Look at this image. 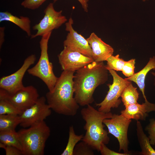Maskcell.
I'll use <instances>...</instances> for the list:
<instances>
[{
	"label": "cell",
	"mask_w": 155,
	"mask_h": 155,
	"mask_svg": "<svg viewBox=\"0 0 155 155\" xmlns=\"http://www.w3.org/2000/svg\"><path fill=\"white\" fill-rule=\"evenodd\" d=\"M108 71L103 62L94 61L76 71L73 78L74 97L80 106L93 102L94 92L107 81Z\"/></svg>",
	"instance_id": "1"
},
{
	"label": "cell",
	"mask_w": 155,
	"mask_h": 155,
	"mask_svg": "<svg viewBox=\"0 0 155 155\" xmlns=\"http://www.w3.org/2000/svg\"><path fill=\"white\" fill-rule=\"evenodd\" d=\"M74 71H63L52 91L46 94L47 104L58 114L75 115L79 107L73 94Z\"/></svg>",
	"instance_id": "2"
},
{
	"label": "cell",
	"mask_w": 155,
	"mask_h": 155,
	"mask_svg": "<svg viewBox=\"0 0 155 155\" xmlns=\"http://www.w3.org/2000/svg\"><path fill=\"white\" fill-rule=\"evenodd\" d=\"M82 108L81 114L85 122L84 127L86 132L82 139L92 149L99 152L102 143L107 144L110 141L108 133L104 129L103 120L111 118L113 114L111 112L105 113L96 109L90 104Z\"/></svg>",
	"instance_id": "3"
},
{
	"label": "cell",
	"mask_w": 155,
	"mask_h": 155,
	"mask_svg": "<svg viewBox=\"0 0 155 155\" xmlns=\"http://www.w3.org/2000/svg\"><path fill=\"white\" fill-rule=\"evenodd\" d=\"M49 127L44 121L36 123L28 128L18 132L24 155H43L46 142L50 135Z\"/></svg>",
	"instance_id": "4"
},
{
	"label": "cell",
	"mask_w": 155,
	"mask_h": 155,
	"mask_svg": "<svg viewBox=\"0 0 155 155\" xmlns=\"http://www.w3.org/2000/svg\"><path fill=\"white\" fill-rule=\"evenodd\" d=\"M51 33H47L42 36L40 42L41 52L39 60L34 67L27 71L29 74L41 79L49 91L53 89L58 78L53 72V64L49 61L48 53V43Z\"/></svg>",
	"instance_id": "5"
},
{
	"label": "cell",
	"mask_w": 155,
	"mask_h": 155,
	"mask_svg": "<svg viewBox=\"0 0 155 155\" xmlns=\"http://www.w3.org/2000/svg\"><path fill=\"white\" fill-rule=\"evenodd\" d=\"M108 71L113 77V83L108 84L109 89L103 100L96 104L99 107V111L105 113H109L112 108L119 107L121 102L120 97L125 87L131 82L123 78L114 70Z\"/></svg>",
	"instance_id": "6"
},
{
	"label": "cell",
	"mask_w": 155,
	"mask_h": 155,
	"mask_svg": "<svg viewBox=\"0 0 155 155\" xmlns=\"http://www.w3.org/2000/svg\"><path fill=\"white\" fill-rule=\"evenodd\" d=\"M39 98L37 89L32 86H24L13 94H10L4 90L0 89V98L8 100L20 115L34 105Z\"/></svg>",
	"instance_id": "7"
},
{
	"label": "cell",
	"mask_w": 155,
	"mask_h": 155,
	"mask_svg": "<svg viewBox=\"0 0 155 155\" xmlns=\"http://www.w3.org/2000/svg\"><path fill=\"white\" fill-rule=\"evenodd\" d=\"M131 122V119H127L121 114H113L111 118L105 119L103 121V123L108 128V133L117 139L119 152L123 150L124 153L130 154L128 151L127 132Z\"/></svg>",
	"instance_id": "8"
},
{
	"label": "cell",
	"mask_w": 155,
	"mask_h": 155,
	"mask_svg": "<svg viewBox=\"0 0 155 155\" xmlns=\"http://www.w3.org/2000/svg\"><path fill=\"white\" fill-rule=\"evenodd\" d=\"M62 11H57L54 7L53 3H50L44 10V16L38 23L32 27L37 30L34 34L32 35L31 38L42 36L47 33L58 28L67 21L66 17L62 14Z\"/></svg>",
	"instance_id": "9"
},
{
	"label": "cell",
	"mask_w": 155,
	"mask_h": 155,
	"mask_svg": "<svg viewBox=\"0 0 155 155\" xmlns=\"http://www.w3.org/2000/svg\"><path fill=\"white\" fill-rule=\"evenodd\" d=\"M46 97H39L32 106L19 115L20 123L19 125L24 128L30 127L34 123L44 121L51 113L49 106L46 104Z\"/></svg>",
	"instance_id": "10"
},
{
	"label": "cell",
	"mask_w": 155,
	"mask_h": 155,
	"mask_svg": "<svg viewBox=\"0 0 155 155\" xmlns=\"http://www.w3.org/2000/svg\"><path fill=\"white\" fill-rule=\"evenodd\" d=\"M36 59V55L32 54L24 60L21 67L9 75L3 76L0 79V88L10 94H13L24 88L22 80L29 67L34 64Z\"/></svg>",
	"instance_id": "11"
},
{
	"label": "cell",
	"mask_w": 155,
	"mask_h": 155,
	"mask_svg": "<svg viewBox=\"0 0 155 155\" xmlns=\"http://www.w3.org/2000/svg\"><path fill=\"white\" fill-rule=\"evenodd\" d=\"M73 24V20L71 18L65 23V30L69 32L63 41L64 46L92 58V50L87 39L74 29Z\"/></svg>",
	"instance_id": "12"
},
{
	"label": "cell",
	"mask_w": 155,
	"mask_h": 155,
	"mask_svg": "<svg viewBox=\"0 0 155 155\" xmlns=\"http://www.w3.org/2000/svg\"><path fill=\"white\" fill-rule=\"evenodd\" d=\"M58 57L63 71L75 72L94 61L92 58L70 50L65 47H64Z\"/></svg>",
	"instance_id": "13"
},
{
	"label": "cell",
	"mask_w": 155,
	"mask_h": 155,
	"mask_svg": "<svg viewBox=\"0 0 155 155\" xmlns=\"http://www.w3.org/2000/svg\"><path fill=\"white\" fill-rule=\"evenodd\" d=\"M92 51V57L94 61L103 62L113 55V48L104 42L94 33H92L87 39Z\"/></svg>",
	"instance_id": "14"
},
{
	"label": "cell",
	"mask_w": 155,
	"mask_h": 155,
	"mask_svg": "<svg viewBox=\"0 0 155 155\" xmlns=\"http://www.w3.org/2000/svg\"><path fill=\"white\" fill-rule=\"evenodd\" d=\"M153 111H155V103L149 102L147 99L142 104L137 103L127 106L121 113L128 119L144 121L148 113Z\"/></svg>",
	"instance_id": "15"
},
{
	"label": "cell",
	"mask_w": 155,
	"mask_h": 155,
	"mask_svg": "<svg viewBox=\"0 0 155 155\" xmlns=\"http://www.w3.org/2000/svg\"><path fill=\"white\" fill-rule=\"evenodd\" d=\"M155 70V57L150 58L145 67L139 72L135 73L131 76L125 79L135 83L141 92L145 100L147 99L145 93V80L148 73L151 70Z\"/></svg>",
	"instance_id": "16"
},
{
	"label": "cell",
	"mask_w": 155,
	"mask_h": 155,
	"mask_svg": "<svg viewBox=\"0 0 155 155\" xmlns=\"http://www.w3.org/2000/svg\"><path fill=\"white\" fill-rule=\"evenodd\" d=\"M8 21L13 23L25 31L28 36H31V21L27 17H18L8 11L0 12V22Z\"/></svg>",
	"instance_id": "17"
},
{
	"label": "cell",
	"mask_w": 155,
	"mask_h": 155,
	"mask_svg": "<svg viewBox=\"0 0 155 155\" xmlns=\"http://www.w3.org/2000/svg\"><path fill=\"white\" fill-rule=\"evenodd\" d=\"M137 135L141 151L140 154L155 155V150L152 148L150 142V139L144 132L141 122L137 121Z\"/></svg>",
	"instance_id": "18"
},
{
	"label": "cell",
	"mask_w": 155,
	"mask_h": 155,
	"mask_svg": "<svg viewBox=\"0 0 155 155\" xmlns=\"http://www.w3.org/2000/svg\"><path fill=\"white\" fill-rule=\"evenodd\" d=\"M20 123L19 115H0V131H16V128Z\"/></svg>",
	"instance_id": "19"
},
{
	"label": "cell",
	"mask_w": 155,
	"mask_h": 155,
	"mask_svg": "<svg viewBox=\"0 0 155 155\" xmlns=\"http://www.w3.org/2000/svg\"><path fill=\"white\" fill-rule=\"evenodd\" d=\"M139 95L137 88L133 86L131 82L125 87L121 96L125 107L137 103Z\"/></svg>",
	"instance_id": "20"
},
{
	"label": "cell",
	"mask_w": 155,
	"mask_h": 155,
	"mask_svg": "<svg viewBox=\"0 0 155 155\" xmlns=\"http://www.w3.org/2000/svg\"><path fill=\"white\" fill-rule=\"evenodd\" d=\"M0 142L15 147L22 152V147L16 131H0Z\"/></svg>",
	"instance_id": "21"
},
{
	"label": "cell",
	"mask_w": 155,
	"mask_h": 155,
	"mask_svg": "<svg viewBox=\"0 0 155 155\" xmlns=\"http://www.w3.org/2000/svg\"><path fill=\"white\" fill-rule=\"evenodd\" d=\"M83 134L77 135L75 133L73 126L69 127L68 141L61 155H73L74 148L77 143L82 140L84 137Z\"/></svg>",
	"instance_id": "22"
},
{
	"label": "cell",
	"mask_w": 155,
	"mask_h": 155,
	"mask_svg": "<svg viewBox=\"0 0 155 155\" xmlns=\"http://www.w3.org/2000/svg\"><path fill=\"white\" fill-rule=\"evenodd\" d=\"M119 56V54L115 56L112 55L107 59L105 66L108 70L113 69L117 71H121L125 61L120 58Z\"/></svg>",
	"instance_id": "23"
},
{
	"label": "cell",
	"mask_w": 155,
	"mask_h": 155,
	"mask_svg": "<svg viewBox=\"0 0 155 155\" xmlns=\"http://www.w3.org/2000/svg\"><path fill=\"white\" fill-rule=\"evenodd\" d=\"M20 115V113L7 99L0 98V115Z\"/></svg>",
	"instance_id": "24"
},
{
	"label": "cell",
	"mask_w": 155,
	"mask_h": 155,
	"mask_svg": "<svg viewBox=\"0 0 155 155\" xmlns=\"http://www.w3.org/2000/svg\"><path fill=\"white\" fill-rule=\"evenodd\" d=\"M94 150L88 144L82 141L75 146L73 155H93Z\"/></svg>",
	"instance_id": "25"
},
{
	"label": "cell",
	"mask_w": 155,
	"mask_h": 155,
	"mask_svg": "<svg viewBox=\"0 0 155 155\" xmlns=\"http://www.w3.org/2000/svg\"><path fill=\"white\" fill-rule=\"evenodd\" d=\"M135 59H132L127 61H125L122 70L123 74L126 77L131 76L134 73Z\"/></svg>",
	"instance_id": "26"
},
{
	"label": "cell",
	"mask_w": 155,
	"mask_h": 155,
	"mask_svg": "<svg viewBox=\"0 0 155 155\" xmlns=\"http://www.w3.org/2000/svg\"><path fill=\"white\" fill-rule=\"evenodd\" d=\"M148 134L150 139V142L152 145H155V119L151 118L149 120L148 124L145 129Z\"/></svg>",
	"instance_id": "27"
},
{
	"label": "cell",
	"mask_w": 155,
	"mask_h": 155,
	"mask_svg": "<svg viewBox=\"0 0 155 155\" xmlns=\"http://www.w3.org/2000/svg\"><path fill=\"white\" fill-rule=\"evenodd\" d=\"M47 0H24L21 5L24 8L34 10L38 8Z\"/></svg>",
	"instance_id": "28"
},
{
	"label": "cell",
	"mask_w": 155,
	"mask_h": 155,
	"mask_svg": "<svg viewBox=\"0 0 155 155\" xmlns=\"http://www.w3.org/2000/svg\"><path fill=\"white\" fill-rule=\"evenodd\" d=\"M102 155H129L130 154L126 153H121L117 152L109 149L106 144L102 143L100 146V151Z\"/></svg>",
	"instance_id": "29"
},
{
	"label": "cell",
	"mask_w": 155,
	"mask_h": 155,
	"mask_svg": "<svg viewBox=\"0 0 155 155\" xmlns=\"http://www.w3.org/2000/svg\"><path fill=\"white\" fill-rule=\"evenodd\" d=\"M4 149L6 155H22V151L16 148L9 146H6Z\"/></svg>",
	"instance_id": "30"
},
{
	"label": "cell",
	"mask_w": 155,
	"mask_h": 155,
	"mask_svg": "<svg viewBox=\"0 0 155 155\" xmlns=\"http://www.w3.org/2000/svg\"><path fill=\"white\" fill-rule=\"evenodd\" d=\"M58 0H53L54 3ZM80 3L84 11L86 12H88V3L89 0H78Z\"/></svg>",
	"instance_id": "31"
},
{
	"label": "cell",
	"mask_w": 155,
	"mask_h": 155,
	"mask_svg": "<svg viewBox=\"0 0 155 155\" xmlns=\"http://www.w3.org/2000/svg\"><path fill=\"white\" fill-rule=\"evenodd\" d=\"M5 27H0V48L2 46L4 41V30Z\"/></svg>",
	"instance_id": "32"
},
{
	"label": "cell",
	"mask_w": 155,
	"mask_h": 155,
	"mask_svg": "<svg viewBox=\"0 0 155 155\" xmlns=\"http://www.w3.org/2000/svg\"><path fill=\"white\" fill-rule=\"evenodd\" d=\"M151 73L154 77L153 85L155 86V71L152 72Z\"/></svg>",
	"instance_id": "33"
},
{
	"label": "cell",
	"mask_w": 155,
	"mask_h": 155,
	"mask_svg": "<svg viewBox=\"0 0 155 155\" xmlns=\"http://www.w3.org/2000/svg\"><path fill=\"white\" fill-rule=\"evenodd\" d=\"M146 0H143V1H146Z\"/></svg>",
	"instance_id": "34"
}]
</instances>
